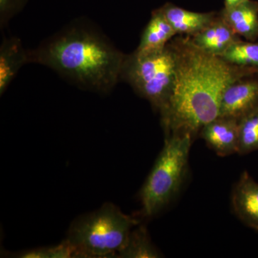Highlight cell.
Returning <instances> with one entry per match:
<instances>
[{
  "label": "cell",
  "mask_w": 258,
  "mask_h": 258,
  "mask_svg": "<svg viewBox=\"0 0 258 258\" xmlns=\"http://www.w3.org/2000/svg\"><path fill=\"white\" fill-rule=\"evenodd\" d=\"M176 35L160 8L154 10L144 30L136 52L140 53L162 50Z\"/></svg>",
  "instance_id": "cell-13"
},
{
  "label": "cell",
  "mask_w": 258,
  "mask_h": 258,
  "mask_svg": "<svg viewBox=\"0 0 258 258\" xmlns=\"http://www.w3.org/2000/svg\"><path fill=\"white\" fill-rule=\"evenodd\" d=\"M17 257L24 258H68L75 257L74 249L67 240H64L62 243L50 247H40V248L25 251L18 254Z\"/></svg>",
  "instance_id": "cell-17"
},
{
  "label": "cell",
  "mask_w": 258,
  "mask_h": 258,
  "mask_svg": "<svg viewBox=\"0 0 258 258\" xmlns=\"http://www.w3.org/2000/svg\"><path fill=\"white\" fill-rule=\"evenodd\" d=\"M161 255L153 244L147 227L139 224L132 230L124 248L118 253V257L157 258L162 257Z\"/></svg>",
  "instance_id": "cell-14"
},
{
  "label": "cell",
  "mask_w": 258,
  "mask_h": 258,
  "mask_svg": "<svg viewBox=\"0 0 258 258\" xmlns=\"http://www.w3.org/2000/svg\"><path fill=\"white\" fill-rule=\"evenodd\" d=\"M225 1V8L228 9V8H232L233 7L237 6L241 3L244 2V0H224Z\"/></svg>",
  "instance_id": "cell-19"
},
{
  "label": "cell",
  "mask_w": 258,
  "mask_h": 258,
  "mask_svg": "<svg viewBox=\"0 0 258 258\" xmlns=\"http://www.w3.org/2000/svg\"><path fill=\"white\" fill-rule=\"evenodd\" d=\"M30 63L29 51L16 37H5L0 47V94L13 82L24 64Z\"/></svg>",
  "instance_id": "cell-11"
},
{
  "label": "cell",
  "mask_w": 258,
  "mask_h": 258,
  "mask_svg": "<svg viewBox=\"0 0 258 258\" xmlns=\"http://www.w3.org/2000/svg\"><path fill=\"white\" fill-rule=\"evenodd\" d=\"M199 134L208 147L220 157L238 153L237 120L218 116L204 125Z\"/></svg>",
  "instance_id": "cell-7"
},
{
  "label": "cell",
  "mask_w": 258,
  "mask_h": 258,
  "mask_svg": "<svg viewBox=\"0 0 258 258\" xmlns=\"http://www.w3.org/2000/svg\"><path fill=\"white\" fill-rule=\"evenodd\" d=\"M258 150V111L239 121L238 154H249Z\"/></svg>",
  "instance_id": "cell-16"
},
{
  "label": "cell",
  "mask_w": 258,
  "mask_h": 258,
  "mask_svg": "<svg viewBox=\"0 0 258 258\" xmlns=\"http://www.w3.org/2000/svg\"><path fill=\"white\" fill-rule=\"evenodd\" d=\"M220 14L239 36L250 42L258 38L257 1L244 0L233 8H223Z\"/></svg>",
  "instance_id": "cell-12"
},
{
  "label": "cell",
  "mask_w": 258,
  "mask_h": 258,
  "mask_svg": "<svg viewBox=\"0 0 258 258\" xmlns=\"http://www.w3.org/2000/svg\"><path fill=\"white\" fill-rule=\"evenodd\" d=\"M190 134L165 136L164 145L140 191L142 215L155 216L181 191L189 171Z\"/></svg>",
  "instance_id": "cell-4"
},
{
  "label": "cell",
  "mask_w": 258,
  "mask_h": 258,
  "mask_svg": "<svg viewBox=\"0 0 258 258\" xmlns=\"http://www.w3.org/2000/svg\"><path fill=\"white\" fill-rule=\"evenodd\" d=\"M160 9L176 35L193 37L203 31L216 18L217 13H198L180 8L171 3H166Z\"/></svg>",
  "instance_id": "cell-10"
},
{
  "label": "cell",
  "mask_w": 258,
  "mask_h": 258,
  "mask_svg": "<svg viewBox=\"0 0 258 258\" xmlns=\"http://www.w3.org/2000/svg\"><path fill=\"white\" fill-rule=\"evenodd\" d=\"M30 62L47 66L78 87L109 93L125 57L94 25L76 20L29 51Z\"/></svg>",
  "instance_id": "cell-2"
},
{
  "label": "cell",
  "mask_w": 258,
  "mask_h": 258,
  "mask_svg": "<svg viewBox=\"0 0 258 258\" xmlns=\"http://www.w3.org/2000/svg\"><path fill=\"white\" fill-rule=\"evenodd\" d=\"M191 38L199 48L218 57L235 42L242 40L224 20L220 13H217L216 18L206 28Z\"/></svg>",
  "instance_id": "cell-9"
},
{
  "label": "cell",
  "mask_w": 258,
  "mask_h": 258,
  "mask_svg": "<svg viewBox=\"0 0 258 258\" xmlns=\"http://www.w3.org/2000/svg\"><path fill=\"white\" fill-rule=\"evenodd\" d=\"M176 74L175 52L170 43L162 50L125 55L120 80L130 85L139 96L147 100L159 113L172 94Z\"/></svg>",
  "instance_id": "cell-5"
},
{
  "label": "cell",
  "mask_w": 258,
  "mask_h": 258,
  "mask_svg": "<svg viewBox=\"0 0 258 258\" xmlns=\"http://www.w3.org/2000/svg\"><path fill=\"white\" fill-rule=\"evenodd\" d=\"M231 205L239 220L258 232V183L247 171L234 186Z\"/></svg>",
  "instance_id": "cell-8"
},
{
  "label": "cell",
  "mask_w": 258,
  "mask_h": 258,
  "mask_svg": "<svg viewBox=\"0 0 258 258\" xmlns=\"http://www.w3.org/2000/svg\"><path fill=\"white\" fill-rule=\"evenodd\" d=\"M139 220L112 203L83 215L71 224L66 240L75 257H114L126 244Z\"/></svg>",
  "instance_id": "cell-3"
},
{
  "label": "cell",
  "mask_w": 258,
  "mask_h": 258,
  "mask_svg": "<svg viewBox=\"0 0 258 258\" xmlns=\"http://www.w3.org/2000/svg\"><path fill=\"white\" fill-rule=\"evenodd\" d=\"M253 76L231 83L222 93L219 115L240 121L258 111V79Z\"/></svg>",
  "instance_id": "cell-6"
},
{
  "label": "cell",
  "mask_w": 258,
  "mask_h": 258,
  "mask_svg": "<svg viewBox=\"0 0 258 258\" xmlns=\"http://www.w3.org/2000/svg\"><path fill=\"white\" fill-rule=\"evenodd\" d=\"M28 0H0V26L4 28L10 20L20 13Z\"/></svg>",
  "instance_id": "cell-18"
},
{
  "label": "cell",
  "mask_w": 258,
  "mask_h": 258,
  "mask_svg": "<svg viewBox=\"0 0 258 258\" xmlns=\"http://www.w3.org/2000/svg\"><path fill=\"white\" fill-rule=\"evenodd\" d=\"M175 52L176 74L169 103L161 112L165 136L190 134L195 138L209 122L217 118L222 93L231 83L258 75L209 54L194 44L191 37L171 40Z\"/></svg>",
  "instance_id": "cell-1"
},
{
  "label": "cell",
  "mask_w": 258,
  "mask_h": 258,
  "mask_svg": "<svg viewBox=\"0 0 258 258\" xmlns=\"http://www.w3.org/2000/svg\"><path fill=\"white\" fill-rule=\"evenodd\" d=\"M220 57L234 66L258 71V42L241 40L229 47Z\"/></svg>",
  "instance_id": "cell-15"
}]
</instances>
